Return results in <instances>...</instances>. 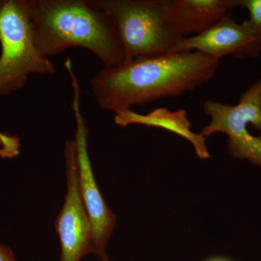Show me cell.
<instances>
[{"label":"cell","instance_id":"9c48e42d","mask_svg":"<svg viewBox=\"0 0 261 261\" xmlns=\"http://www.w3.org/2000/svg\"><path fill=\"white\" fill-rule=\"evenodd\" d=\"M238 7V0H164L165 15L182 38L202 34Z\"/></svg>","mask_w":261,"mask_h":261},{"label":"cell","instance_id":"8fae6325","mask_svg":"<svg viewBox=\"0 0 261 261\" xmlns=\"http://www.w3.org/2000/svg\"><path fill=\"white\" fill-rule=\"evenodd\" d=\"M20 139L17 136L0 132V157L13 159L20 152Z\"/></svg>","mask_w":261,"mask_h":261},{"label":"cell","instance_id":"ba28073f","mask_svg":"<svg viewBox=\"0 0 261 261\" xmlns=\"http://www.w3.org/2000/svg\"><path fill=\"white\" fill-rule=\"evenodd\" d=\"M185 51H200L219 61L228 56L255 58L261 53V37L248 19L239 23L230 16L202 34L182 38L175 53Z\"/></svg>","mask_w":261,"mask_h":261},{"label":"cell","instance_id":"3957f363","mask_svg":"<svg viewBox=\"0 0 261 261\" xmlns=\"http://www.w3.org/2000/svg\"><path fill=\"white\" fill-rule=\"evenodd\" d=\"M112 24L125 63L141 57L175 53L182 37L168 21L164 0H87Z\"/></svg>","mask_w":261,"mask_h":261},{"label":"cell","instance_id":"7a4b0ae2","mask_svg":"<svg viewBox=\"0 0 261 261\" xmlns=\"http://www.w3.org/2000/svg\"><path fill=\"white\" fill-rule=\"evenodd\" d=\"M37 47L44 56L70 47L87 49L106 68L124 64L125 55L112 24L87 0H29Z\"/></svg>","mask_w":261,"mask_h":261},{"label":"cell","instance_id":"5b68a950","mask_svg":"<svg viewBox=\"0 0 261 261\" xmlns=\"http://www.w3.org/2000/svg\"><path fill=\"white\" fill-rule=\"evenodd\" d=\"M202 111L211 121L201 135L207 139L214 134H225L230 155L261 167V79L242 94L238 104L209 99L202 105Z\"/></svg>","mask_w":261,"mask_h":261},{"label":"cell","instance_id":"6da1fadb","mask_svg":"<svg viewBox=\"0 0 261 261\" xmlns=\"http://www.w3.org/2000/svg\"><path fill=\"white\" fill-rule=\"evenodd\" d=\"M220 61L197 51L141 57L93 75L91 89L99 107L115 113L163 98L179 97L212 80Z\"/></svg>","mask_w":261,"mask_h":261},{"label":"cell","instance_id":"30bf717a","mask_svg":"<svg viewBox=\"0 0 261 261\" xmlns=\"http://www.w3.org/2000/svg\"><path fill=\"white\" fill-rule=\"evenodd\" d=\"M115 114L114 122L118 126L124 128L130 125H141L162 128L188 141L199 159L207 160L211 158L206 139L200 133L192 132L191 123L185 109L171 111L168 108H159L146 114L130 109Z\"/></svg>","mask_w":261,"mask_h":261},{"label":"cell","instance_id":"277c9868","mask_svg":"<svg viewBox=\"0 0 261 261\" xmlns=\"http://www.w3.org/2000/svg\"><path fill=\"white\" fill-rule=\"evenodd\" d=\"M0 95L23 88L31 75L56 71L37 47L29 0H0Z\"/></svg>","mask_w":261,"mask_h":261},{"label":"cell","instance_id":"8992f818","mask_svg":"<svg viewBox=\"0 0 261 261\" xmlns=\"http://www.w3.org/2000/svg\"><path fill=\"white\" fill-rule=\"evenodd\" d=\"M68 73L73 92L71 108L76 124L74 141L78 163L79 183L82 200L92 226L93 253L101 261H110L106 247L116 226V216L106 203L92 171L87 147L89 130L81 110L82 89L80 82L72 68L68 70Z\"/></svg>","mask_w":261,"mask_h":261},{"label":"cell","instance_id":"5bb4252c","mask_svg":"<svg viewBox=\"0 0 261 261\" xmlns=\"http://www.w3.org/2000/svg\"><path fill=\"white\" fill-rule=\"evenodd\" d=\"M205 261H232L230 260V259L227 258V257H225L223 256H214L211 257L210 258L207 259Z\"/></svg>","mask_w":261,"mask_h":261},{"label":"cell","instance_id":"7c38bea8","mask_svg":"<svg viewBox=\"0 0 261 261\" xmlns=\"http://www.w3.org/2000/svg\"><path fill=\"white\" fill-rule=\"evenodd\" d=\"M238 7L248 12V20L261 37V0H238Z\"/></svg>","mask_w":261,"mask_h":261},{"label":"cell","instance_id":"4fadbf2b","mask_svg":"<svg viewBox=\"0 0 261 261\" xmlns=\"http://www.w3.org/2000/svg\"><path fill=\"white\" fill-rule=\"evenodd\" d=\"M0 261H16L11 249L1 243H0Z\"/></svg>","mask_w":261,"mask_h":261},{"label":"cell","instance_id":"52a82bcc","mask_svg":"<svg viewBox=\"0 0 261 261\" xmlns=\"http://www.w3.org/2000/svg\"><path fill=\"white\" fill-rule=\"evenodd\" d=\"M64 154L67 193L56 228L61 240V261H80L89 253H93V240L90 221L80 193L74 140L65 143Z\"/></svg>","mask_w":261,"mask_h":261}]
</instances>
